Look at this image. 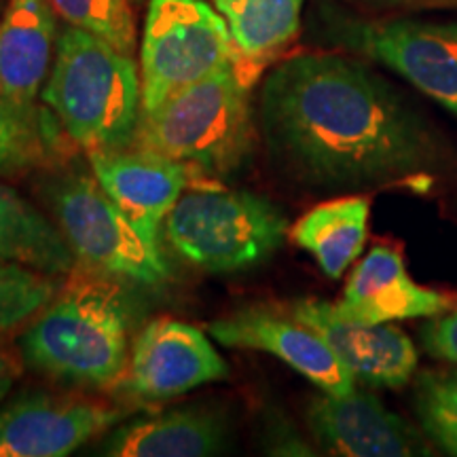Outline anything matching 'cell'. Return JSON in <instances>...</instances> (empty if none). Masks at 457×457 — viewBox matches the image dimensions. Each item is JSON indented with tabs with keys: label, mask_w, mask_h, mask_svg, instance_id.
I'll return each instance as SVG.
<instances>
[{
	"label": "cell",
	"mask_w": 457,
	"mask_h": 457,
	"mask_svg": "<svg viewBox=\"0 0 457 457\" xmlns=\"http://www.w3.org/2000/svg\"><path fill=\"white\" fill-rule=\"evenodd\" d=\"M267 151L322 188L381 185L436 168L441 140L386 79L350 57L303 54L273 68L259 98Z\"/></svg>",
	"instance_id": "cell-1"
},
{
	"label": "cell",
	"mask_w": 457,
	"mask_h": 457,
	"mask_svg": "<svg viewBox=\"0 0 457 457\" xmlns=\"http://www.w3.org/2000/svg\"><path fill=\"white\" fill-rule=\"evenodd\" d=\"M55 293V284L45 273L17 262H0V330L28 322Z\"/></svg>",
	"instance_id": "cell-24"
},
{
	"label": "cell",
	"mask_w": 457,
	"mask_h": 457,
	"mask_svg": "<svg viewBox=\"0 0 457 457\" xmlns=\"http://www.w3.org/2000/svg\"><path fill=\"white\" fill-rule=\"evenodd\" d=\"M68 26L102 38L123 54L136 49V20L129 0H49Z\"/></svg>",
	"instance_id": "cell-22"
},
{
	"label": "cell",
	"mask_w": 457,
	"mask_h": 457,
	"mask_svg": "<svg viewBox=\"0 0 457 457\" xmlns=\"http://www.w3.org/2000/svg\"><path fill=\"white\" fill-rule=\"evenodd\" d=\"M282 210L242 188L197 179L187 187L163 222L165 242L182 261L208 273L253 270L284 242Z\"/></svg>",
	"instance_id": "cell-5"
},
{
	"label": "cell",
	"mask_w": 457,
	"mask_h": 457,
	"mask_svg": "<svg viewBox=\"0 0 457 457\" xmlns=\"http://www.w3.org/2000/svg\"><path fill=\"white\" fill-rule=\"evenodd\" d=\"M335 307L352 322L387 324L394 320L432 318L453 305L447 295L417 286L400 253L377 245L352 273Z\"/></svg>",
	"instance_id": "cell-15"
},
{
	"label": "cell",
	"mask_w": 457,
	"mask_h": 457,
	"mask_svg": "<svg viewBox=\"0 0 457 457\" xmlns=\"http://www.w3.org/2000/svg\"><path fill=\"white\" fill-rule=\"evenodd\" d=\"M307 424L324 449L347 457L430 455L409 421L392 413L373 394H324L312 400Z\"/></svg>",
	"instance_id": "cell-14"
},
{
	"label": "cell",
	"mask_w": 457,
	"mask_h": 457,
	"mask_svg": "<svg viewBox=\"0 0 457 457\" xmlns=\"http://www.w3.org/2000/svg\"><path fill=\"white\" fill-rule=\"evenodd\" d=\"M41 100L68 138L87 153L128 148L142 114L138 64L94 34L68 26L57 37Z\"/></svg>",
	"instance_id": "cell-3"
},
{
	"label": "cell",
	"mask_w": 457,
	"mask_h": 457,
	"mask_svg": "<svg viewBox=\"0 0 457 457\" xmlns=\"http://www.w3.org/2000/svg\"><path fill=\"white\" fill-rule=\"evenodd\" d=\"M0 262H17L45 276H72L79 261L55 222L0 185Z\"/></svg>",
	"instance_id": "cell-19"
},
{
	"label": "cell",
	"mask_w": 457,
	"mask_h": 457,
	"mask_svg": "<svg viewBox=\"0 0 457 457\" xmlns=\"http://www.w3.org/2000/svg\"><path fill=\"white\" fill-rule=\"evenodd\" d=\"M303 0H214L237 51V72L253 87L301 28Z\"/></svg>",
	"instance_id": "cell-18"
},
{
	"label": "cell",
	"mask_w": 457,
	"mask_h": 457,
	"mask_svg": "<svg viewBox=\"0 0 457 457\" xmlns=\"http://www.w3.org/2000/svg\"><path fill=\"white\" fill-rule=\"evenodd\" d=\"M104 403L28 392L0 409V457H64L123 420Z\"/></svg>",
	"instance_id": "cell-9"
},
{
	"label": "cell",
	"mask_w": 457,
	"mask_h": 457,
	"mask_svg": "<svg viewBox=\"0 0 457 457\" xmlns=\"http://www.w3.org/2000/svg\"><path fill=\"white\" fill-rule=\"evenodd\" d=\"M17 377H20V369H17L15 360L9 356V352L3 347V343H0V403L11 392Z\"/></svg>",
	"instance_id": "cell-26"
},
{
	"label": "cell",
	"mask_w": 457,
	"mask_h": 457,
	"mask_svg": "<svg viewBox=\"0 0 457 457\" xmlns=\"http://www.w3.org/2000/svg\"><path fill=\"white\" fill-rule=\"evenodd\" d=\"M369 210L364 197L320 204L293 227L295 244L310 253L328 278H341L367 242Z\"/></svg>",
	"instance_id": "cell-20"
},
{
	"label": "cell",
	"mask_w": 457,
	"mask_h": 457,
	"mask_svg": "<svg viewBox=\"0 0 457 457\" xmlns=\"http://www.w3.org/2000/svg\"><path fill=\"white\" fill-rule=\"evenodd\" d=\"M237 68L227 21L204 0H151L140 45L142 112L225 68Z\"/></svg>",
	"instance_id": "cell-7"
},
{
	"label": "cell",
	"mask_w": 457,
	"mask_h": 457,
	"mask_svg": "<svg viewBox=\"0 0 457 457\" xmlns=\"http://www.w3.org/2000/svg\"><path fill=\"white\" fill-rule=\"evenodd\" d=\"M89 168L98 185L148 242L162 245V228L176 202L195 179L185 163L146 148L89 151Z\"/></svg>",
	"instance_id": "cell-12"
},
{
	"label": "cell",
	"mask_w": 457,
	"mask_h": 457,
	"mask_svg": "<svg viewBox=\"0 0 457 457\" xmlns=\"http://www.w3.org/2000/svg\"><path fill=\"white\" fill-rule=\"evenodd\" d=\"M250 85L237 68L212 74L140 114L131 146L185 163L195 179L219 180L245 163L254 145Z\"/></svg>",
	"instance_id": "cell-4"
},
{
	"label": "cell",
	"mask_w": 457,
	"mask_h": 457,
	"mask_svg": "<svg viewBox=\"0 0 457 457\" xmlns=\"http://www.w3.org/2000/svg\"><path fill=\"white\" fill-rule=\"evenodd\" d=\"M43 195L77 261L104 276L129 279L146 288L171 278L162 245L142 236L94 174L64 171L51 176Z\"/></svg>",
	"instance_id": "cell-6"
},
{
	"label": "cell",
	"mask_w": 457,
	"mask_h": 457,
	"mask_svg": "<svg viewBox=\"0 0 457 457\" xmlns=\"http://www.w3.org/2000/svg\"><path fill=\"white\" fill-rule=\"evenodd\" d=\"M288 312L328 343L356 381L370 387H400L413 377L417 369L413 341L390 322H352L333 303L318 299L295 301Z\"/></svg>",
	"instance_id": "cell-13"
},
{
	"label": "cell",
	"mask_w": 457,
	"mask_h": 457,
	"mask_svg": "<svg viewBox=\"0 0 457 457\" xmlns=\"http://www.w3.org/2000/svg\"><path fill=\"white\" fill-rule=\"evenodd\" d=\"M57 37V13L49 0H9L0 17V91L21 111L41 112L37 100Z\"/></svg>",
	"instance_id": "cell-17"
},
{
	"label": "cell",
	"mask_w": 457,
	"mask_h": 457,
	"mask_svg": "<svg viewBox=\"0 0 457 457\" xmlns=\"http://www.w3.org/2000/svg\"><path fill=\"white\" fill-rule=\"evenodd\" d=\"M434 3H441V4H449V7H457V0H434Z\"/></svg>",
	"instance_id": "cell-28"
},
{
	"label": "cell",
	"mask_w": 457,
	"mask_h": 457,
	"mask_svg": "<svg viewBox=\"0 0 457 457\" xmlns=\"http://www.w3.org/2000/svg\"><path fill=\"white\" fill-rule=\"evenodd\" d=\"M421 343L430 356L457 364V307L428 320L421 327Z\"/></svg>",
	"instance_id": "cell-25"
},
{
	"label": "cell",
	"mask_w": 457,
	"mask_h": 457,
	"mask_svg": "<svg viewBox=\"0 0 457 457\" xmlns=\"http://www.w3.org/2000/svg\"><path fill=\"white\" fill-rule=\"evenodd\" d=\"M367 3H381V4H398V3H415V0H367Z\"/></svg>",
	"instance_id": "cell-27"
},
{
	"label": "cell",
	"mask_w": 457,
	"mask_h": 457,
	"mask_svg": "<svg viewBox=\"0 0 457 457\" xmlns=\"http://www.w3.org/2000/svg\"><path fill=\"white\" fill-rule=\"evenodd\" d=\"M227 377L225 358L204 330L157 318L134 341L125 384L142 400H168Z\"/></svg>",
	"instance_id": "cell-10"
},
{
	"label": "cell",
	"mask_w": 457,
	"mask_h": 457,
	"mask_svg": "<svg viewBox=\"0 0 457 457\" xmlns=\"http://www.w3.org/2000/svg\"><path fill=\"white\" fill-rule=\"evenodd\" d=\"M231 451V426L220 409L188 404L117 426L98 445L112 457H208Z\"/></svg>",
	"instance_id": "cell-16"
},
{
	"label": "cell",
	"mask_w": 457,
	"mask_h": 457,
	"mask_svg": "<svg viewBox=\"0 0 457 457\" xmlns=\"http://www.w3.org/2000/svg\"><path fill=\"white\" fill-rule=\"evenodd\" d=\"M415 411L426 436L457 455V370H426L417 377Z\"/></svg>",
	"instance_id": "cell-23"
},
{
	"label": "cell",
	"mask_w": 457,
	"mask_h": 457,
	"mask_svg": "<svg viewBox=\"0 0 457 457\" xmlns=\"http://www.w3.org/2000/svg\"><path fill=\"white\" fill-rule=\"evenodd\" d=\"M20 353L28 367L64 384H117L129 364V312L121 288L74 270L24 330Z\"/></svg>",
	"instance_id": "cell-2"
},
{
	"label": "cell",
	"mask_w": 457,
	"mask_h": 457,
	"mask_svg": "<svg viewBox=\"0 0 457 457\" xmlns=\"http://www.w3.org/2000/svg\"><path fill=\"white\" fill-rule=\"evenodd\" d=\"M350 45L457 117V21L386 20L353 24Z\"/></svg>",
	"instance_id": "cell-8"
},
{
	"label": "cell",
	"mask_w": 457,
	"mask_h": 457,
	"mask_svg": "<svg viewBox=\"0 0 457 457\" xmlns=\"http://www.w3.org/2000/svg\"><path fill=\"white\" fill-rule=\"evenodd\" d=\"M45 114L26 112L0 91V176L38 168L47 157Z\"/></svg>",
	"instance_id": "cell-21"
},
{
	"label": "cell",
	"mask_w": 457,
	"mask_h": 457,
	"mask_svg": "<svg viewBox=\"0 0 457 457\" xmlns=\"http://www.w3.org/2000/svg\"><path fill=\"white\" fill-rule=\"evenodd\" d=\"M208 330L220 345L271 353L324 394L345 396L356 390V379L328 343L290 312L282 313L265 305L244 307L214 320Z\"/></svg>",
	"instance_id": "cell-11"
}]
</instances>
